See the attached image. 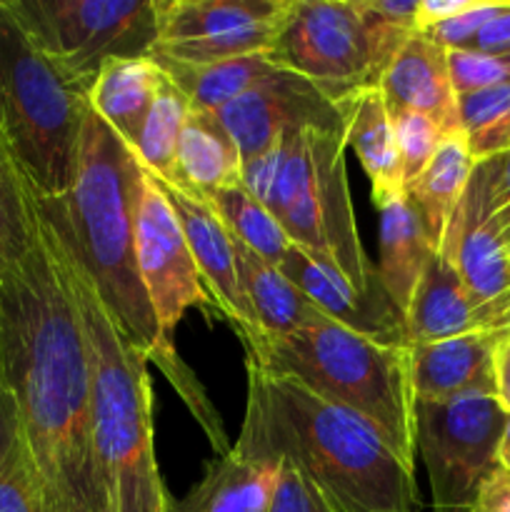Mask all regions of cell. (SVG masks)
<instances>
[{"label": "cell", "instance_id": "603a6c76", "mask_svg": "<svg viewBox=\"0 0 510 512\" xmlns=\"http://www.w3.org/2000/svg\"><path fill=\"white\" fill-rule=\"evenodd\" d=\"M473 168L475 158L470 153L468 135L463 130H453V133L443 135L423 173L405 188V195L418 210L435 250H440L443 245L450 220H453L470 183Z\"/></svg>", "mask_w": 510, "mask_h": 512}, {"label": "cell", "instance_id": "484cf974", "mask_svg": "<svg viewBox=\"0 0 510 512\" xmlns=\"http://www.w3.org/2000/svg\"><path fill=\"white\" fill-rule=\"evenodd\" d=\"M348 145L368 173L375 205H383L395 195L405 193L393 115L380 88L360 90L350 103Z\"/></svg>", "mask_w": 510, "mask_h": 512}, {"label": "cell", "instance_id": "8992f818", "mask_svg": "<svg viewBox=\"0 0 510 512\" xmlns=\"http://www.w3.org/2000/svg\"><path fill=\"white\" fill-rule=\"evenodd\" d=\"M348 133L305 128L243 163V188L270 210L290 243L338 268L368 293L378 280L368 263L345 170Z\"/></svg>", "mask_w": 510, "mask_h": 512}, {"label": "cell", "instance_id": "7a4b0ae2", "mask_svg": "<svg viewBox=\"0 0 510 512\" xmlns=\"http://www.w3.org/2000/svg\"><path fill=\"white\" fill-rule=\"evenodd\" d=\"M248 403L238 453L288 460L330 512H418L415 465L405 463L365 418L320 398L295 378L245 360Z\"/></svg>", "mask_w": 510, "mask_h": 512}, {"label": "cell", "instance_id": "d6986e66", "mask_svg": "<svg viewBox=\"0 0 510 512\" xmlns=\"http://www.w3.org/2000/svg\"><path fill=\"white\" fill-rule=\"evenodd\" d=\"M233 243L240 285L255 315V333L290 335L328 323V318L298 285L285 278L278 265L263 260L240 240L233 238Z\"/></svg>", "mask_w": 510, "mask_h": 512}, {"label": "cell", "instance_id": "836d02e7", "mask_svg": "<svg viewBox=\"0 0 510 512\" xmlns=\"http://www.w3.org/2000/svg\"><path fill=\"white\" fill-rule=\"evenodd\" d=\"M448 75L455 98L510 80V70L500 55L480 53L473 48L448 50Z\"/></svg>", "mask_w": 510, "mask_h": 512}, {"label": "cell", "instance_id": "f6af8a7d", "mask_svg": "<svg viewBox=\"0 0 510 512\" xmlns=\"http://www.w3.org/2000/svg\"><path fill=\"white\" fill-rule=\"evenodd\" d=\"M508 333H510V328H508Z\"/></svg>", "mask_w": 510, "mask_h": 512}, {"label": "cell", "instance_id": "f35d334b", "mask_svg": "<svg viewBox=\"0 0 510 512\" xmlns=\"http://www.w3.org/2000/svg\"><path fill=\"white\" fill-rule=\"evenodd\" d=\"M475 512H510V473L500 468L485 480Z\"/></svg>", "mask_w": 510, "mask_h": 512}, {"label": "cell", "instance_id": "7402d4cb", "mask_svg": "<svg viewBox=\"0 0 510 512\" xmlns=\"http://www.w3.org/2000/svg\"><path fill=\"white\" fill-rule=\"evenodd\" d=\"M168 185L200 198L243 185V160L213 113L190 108L175 153V178Z\"/></svg>", "mask_w": 510, "mask_h": 512}, {"label": "cell", "instance_id": "ffe728a7", "mask_svg": "<svg viewBox=\"0 0 510 512\" xmlns=\"http://www.w3.org/2000/svg\"><path fill=\"white\" fill-rule=\"evenodd\" d=\"M380 210V265L378 280L383 283L385 293L395 303V308L408 313L418 280L425 265L438 250L430 243L428 230L420 220L418 210L400 193L388 203L378 205Z\"/></svg>", "mask_w": 510, "mask_h": 512}, {"label": "cell", "instance_id": "d6a6232c", "mask_svg": "<svg viewBox=\"0 0 510 512\" xmlns=\"http://www.w3.org/2000/svg\"><path fill=\"white\" fill-rule=\"evenodd\" d=\"M393 115L395 143H398L400 165H403V183L408 188L425 170L430 158L443 140V128L430 115L415 110H390Z\"/></svg>", "mask_w": 510, "mask_h": 512}, {"label": "cell", "instance_id": "ba28073f", "mask_svg": "<svg viewBox=\"0 0 510 512\" xmlns=\"http://www.w3.org/2000/svg\"><path fill=\"white\" fill-rule=\"evenodd\" d=\"M268 55L338 103L378 88L388 68L358 0H288Z\"/></svg>", "mask_w": 510, "mask_h": 512}, {"label": "cell", "instance_id": "8d00e7d4", "mask_svg": "<svg viewBox=\"0 0 510 512\" xmlns=\"http://www.w3.org/2000/svg\"><path fill=\"white\" fill-rule=\"evenodd\" d=\"M268 512H330L313 485L288 460H278Z\"/></svg>", "mask_w": 510, "mask_h": 512}, {"label": "cell", "instance_id": "4dcf8cb0", "mask_svg": "<svg viewBox=\"0 0 510 512\" xmlns=\"http://www.w3.org/2000/svg\"><path fill=\"white\" fill-rule=\"evenodd\" d=\"M0 512H48L38 473L3 388H0Z\"/></svg>", "mask_w": 510, "mask_h": 512}, {"label": "cell", "instance_id": "30bf717a", "mask_svg": "<svg viewBox=\"0 0 510 512\" xmlns=\"http://www.w3.org/2000/svg\"><path fill=\"white\" fill-rule=\"evenodd\" d=\"M415 453L428 470L433 512H475L485 480L500 470L508 413L493 395L428 403L415 400Z\"/></svg>", "mask_w": 510, "mask_h": 512}, {"label": "cell", "instance_id": "d590c367", "mask_svg": "<svg viewBox=\"0 0 510 512\" xmlns=\"http://www.w3.org/2000/svg\"><path fill=\"white\" fill-rule=\"evenodd\" d=\"M508 5V0H500V3H488V0H475L465 13L455 15V18L445 20V23L433 25L428 30H420L428 38H433L435 43L443 45L445 50H463L470 48L475 40V35L480 33L488 20H493L500 10Z\"/></svg>", "mask_w": 510, "mask_h": 512}, {"label": "cell", "instance_id": "cb8c5ba5", "mask_svg": "<svg viewBox=\"0 0 510 512\" xmlns=\"http://www.w3.org/2000/svg\"><path fill=\"white\" fill-rule=\"evenodd\" d=\"M288 0H155L158 40H180L230 35L258 25L278 23ZM153 43V45H155Z\"/></svg>", "mask_w": 510, "mask_h": 512}, {"label": "cell", "instance_id": "5bb4252c", "mask_svg": "<svg viewBox=\"0 0 510 512\" xmlns=\"http://www.w3.org/2000/svg\"><path fill=\"white\" fill-rule=\"evenodd\" d=\"M155 180H158L165 198L170 200L175 215H178L195 268H198L213 303L218 305V313L238 333H255V315L250 310L248 298H245L238 265H235L233 235L228 233V228L208 200L200 198V195L183 193V190L163 183L160 178Z\"/></svg>", "mask_w": 510, "mask_h": 512}, {"label": "cell", "instance_id": "9c48e42d", "mask_svg": "<svg viewBox=\"0 0 510 512\" xmlns=\"http://www.w3.org/2000/svg\"><path fill=\"white\" fill-rule=\"evenodd\" d=\"M48 58L90 90L110 58L148 55L158 40L155 0H8Z\"/></svg>", "mask_w": 510, "mask_h": 512}, {"label": "cell", "instance_id": "f1b7e54d", "mask_svg": "<svg viewBox=\"0 0 510 512\" xmlns=\"http://www.w3.org/2000/svg\"><path fill=\"white\" fill-rule=\"evenodd\" d=\"M188 115V98L163 73L158 95H155L153 105L148 110V118H145L138 140L133 145L143 168H148L163 183H173L175 178V153H178V140Z\"/></svg>", "mask_w": 510, "mask_h": 512}, {"label": "cell", "instance_id": "e0dca14e", "mask_svg": "<svg viewBox=\"0 0 510 512\" xmlns=\"http://www.w3.org/2000/svg\"><path fill=\"white\" fill-rule=\"evenodd\" d=\"M443 250L455 260L465 290L495 330L510 328V243L490 223L465 220L455 210Z\"/></svg>", "mask_w": 510, "mask_h": 512}, {"label": "cell", "instance_id": "44dd1931", "mask_svg": "<svg viewBox=\"0 0 510 512\" xmlns=\"http://www.w3.org/2000/svg\"><path fill=\"white\" fill-rule=\"evenodd\" d=\"M163 68L150 55L110 58L90 85V108L133 148L158 95Z\"/></svg>", "mask_w": 510, "mask_h": 512}, {"label": "cell", "instance_id": "f546056e", "mask_svg": "<svg viewBox=\"0 0 510 512\" xmlns=\"http://www.w3.org/2000/svg\"><path fill=\"white\" fill-rule=\"evenodd\" d=\"M218 218L228 228V233L243 245H248L253 253L268 263L280 265L285 250L290 248L288 235L283 233L278 220L270 215L265 205H260L243 185H233V188L215 190V193L205 195Z\"/></svg>", "mask_w": 510, "mask_h": 512}, {"label": "cell", "instance_id": "ab89813d", "mask_svg": "<svg viewBox=\"0 0 510 512\" xmlns=\"http://www.w3.org/2000/svg\"><path fill=\"white\" fill-rule=\"evenodd\" d=\"M475 0H418V30L445 23L455 15L465 13Z\"/></svg>", "mask_w": 510, "mask_h": 512}, {"label": "cell", "instance_id": "ac0fdd59", "mask_svg": "<svg viewBox=\"0 0 510 512\" xmlns=\"http://www.w3.org/2000/svg\"><path fill=\"white\" fill-rule=\"evenodd\" d=\"M408 345L458 338L468 333H500L465 290L455 260L440 248L425 265L405 313Z\"/></svg>", "mask_w": 510, "mask_h": 512}, {"label": "cell", "instance_id": "4fadbf2b", "mask_svg": "<svg viewBox=\"0 0 510 512\" xmlns=\"http://www.w3.org/2000/svg\"><path fill=\"white\" fill-rule=\"evenodd\" d=\"M278 268L333 323L378 343L408 345L403 313L395 308L380 280H375L373 288L363 293L338 268L313 258L295 243L285 250Z\"/></svg>", "mask_w": 510, "mask_h": 512}, {"label": "cell", "instance_id": "2e32d148", "mask_svg": "<svg viewBox=\"0 0 510 512\" xmlns=\"http://www.w3.org/2000/svg\"><path fill=\"white\" fill-rule=\"evenodd\" d=\"M378 88L388 110L430 115L445 135L460 130L458 98L448 75V50L420 30L395 53Z\"/></svg>", "mask_w": 510, "mask_h": 512}, {"label": "cell", "instance_id": "8fae6325", "mask_svg": "<svg viewBox=\"0 0 510 512\" xmlns=\"http://www.w3.org/2000/svg\"><path fill=\"white\" fill-rule=\"evenodd\" d=\"M135 263L163 348H173V330L183 320L185 310L218 313V305L195 268L178 215L148 168H143L135 205Z\"/></svg>", "mask_w": 510, "mask_h": 512}, {"label": "cell", "instance_id": "60d3db41", "mask_svg": "<svg viewBox=\"0 0 510 512\" xmlns=\"http://www.w3.org/2000/svg\"><path fill=\"white\" fill-rule=\"evenodd\" d=\"M495 398L510 415V333H505L495 348Z\"/></svg>", "mask_w": 510, "mask_h": 512}, {"label": "cell", "instance_id": "9a60e30c", "mask_svg": "<svg viewBox=\"0 0 510 512\" xmlns=\"http://www.w3.org/2000/svg\"><path fill=\"white\" fill-rule=\"evenodd\" d=\"M505 333H468L408 345L415 400L445 403L465 395L495 398V348Z\"/></svg>", "mask_w": 510, "mask_h": 512}, {"label": "cell", "instance_id": "1f68e13d", "mask_svg": "<svg viewBox=\"0 0 510 512\" xmlns=\"http://www.w3.org/2000/svg\"><path fill=\"white\" fill-rule=\"evenodd\" d=\"M458 213L465 220L490 223L498 233L510 228V148L475 160Z\"/></svg>", "mask_w": 510, "mask_h": 512}, {"label": "cell", "instance_id": "74e56055", "mask_svg": "<svg viewBox=\"0 0 510 512\" xmlns=\"http://www.w3.org/2000/svg\"><path fill=\"white\" fill-rule=\"evenodd\" d=\"M473 50H480V53H488V55H508L510 53V0L493 20L480 28V33L475 35Z\"/></svg>", "mask_w": 510, "mask_h": 512}, {"label": "cell", "instance_id": "7c38bea8", "mask_svg": "<svg viewBox=\"0 0 510 512\" xmlns=\"http://www.w3.org/2000/svg\"><path fill=\"white\" fill-rule=\"evenodd\" d=\"M350 103L353 98L338 103L310 80L278 70L213 113V118L230 135L240 160L248 163L288 133L305 128L348 133Z\"/></svg>", "mask_w": 510, "mask_h": 512}, {"label": "cell", "instance_id": "b9f144b4", "mask_svg": "<svg viewBox=\"0 0 510 512\" xmlns=\"http://www.w3.org/2000/svg\"><path fill=\"white\" fill-rule=\"evenodd\" d=\"M470 153L475 160H483L488 155L500 153V150L510 148V118L505 123H500L498 128L488 130V133H480L475 138H468Z\"/></svg>", "mask_w": 510, "mask_h": 512}, {"label": "cell", "instance_id": "5b68a950", "mask_svg": "<svg viewBox=\"0 0 510 512\" xmlns=\"http://www.w3.org/2000/svg\"><path fill=\"white\" fill-rule=\"evenodd\" d=\"M245 360L295 378L320 398L368 420L390 448L415 465L413 383L408 345H385L328 323L290 335L238 333Z\"/></svg>", "mask_w": 510, "mask_h": 512}, {"label": "cell", "instance_id": "52a82bcc", "mask_svg": "<svg viewBox=\"0 0 510 512\" xmlns=\"http://www.w3.org/2000/svg\"><path fill=\"white\" fill-rule=\"evenodd\" d=\"M88 95L0 0V133L35 195L63 198L73 185Z\"/></svg>", "mask_w": 510, "mask_h": 512}, {"label": "cell", "instance_id": "e575fe53", "mask_svg": "<svg viewBox=\"0 0 510 512\" xmlns=\"http://www.w3.org/2000/svg\"><path fill=\"white\" fill-rule=\"evenodd\" d=\"M510 118V80L458 98V123L468 138L498 128Z\"/></svg>", "mask_w": 510, "mask_h": 512}, {"label": "cell", "instance_id": "277c9868", "mask_svg": "<svg viewBox=\"0 0 510 512\" xmlns=\"http://www.w3.org/2000/svg\"><path fill=\"white\" fill-rule=\"evenodd\" d=\"M40 225L63 265L88 340L93 445L108 512H173L175 503L155 458L150 358L125 338L63 240L43 218Z\"/></svg>", "mask_w": 510, "mask_h": 512}, {"label": "cell", "instance_id": "7bdbcfd3", "mask_svg": "<svg viewBox=\"0 0 510 512\" xmlns=\"http://www.w3.org/2000/svg\"><path fill=\"white\" fill-rule=\"evenodd\" d=\"M498 463L505 473H510V415L505 420L503 428V438H500V448H498Z\"/></svg>", "mask_w": 510, "mask_h": 512}, {"label": "cell", "instance_id": "3957f363", "mask_svg": "<svg viewBox=\"0 0 510 512\" xmlns=\"http://www.w3.org/2000/svg\"><path fill=\"white\" fill-rule=\"evenodd\" d=\"M143 180L135 150L95 113L85 115L78 168L63 198L33 193L35 210L75 255L125 338L150 360L163 348L135 263V205ZM33 190V188H30Z\"/></svg>", "mask_w": 510, "mask_h": 512}, {"label": "cell", "instance_id": "6da1fadb", "mask_svg": "<svg viewBox=\"0 0 510 512\" xmlns=\"http://www.w3.org/2000/svg\"><path fill=\"white\" fill-rule=\"evenodd\" d=\"M0 388L48 512H108L93 445L88 340L40 218L35 248L0 278Z\"/></svg>", "mask_w": 510, "mask_h": 512}, {"label": "cell", "instance_id": "4316f807", "mask_svg": "<svg viewBox=\"0 0 510 512\" xmlns=\"http://www.w3.org/2000/svg\"><path fill=\"white\" fill-rule=\"evenodd\" d=\"M155 63L183 90L190 108L200 113H218L220 108L255 88L260 80L280 70L270 60L268 50L210 65H183L170 60H155Z\"/></svg>", "mask_w": 510, "mask_h": 512}, {"label": "cell", "instance_id": "83f0119b", "mask_svg": "<svg viewBox=\"0 0 510 512\" xmlns=\"http://www.w3.org/2000/svg\"><path fill=\"white\" fill-rule=\"evenodd\" d=\"M38 243L33 190L0 133V278L18 268Z\"/></svg>", "mask_w": 510, "mask_h": 512}, {"label": "cell", "instance_id": "d4e9b609", "mask_svg": "<svg viewBox=\"0 0 510 512\" xmlns=\"http://www.w3.org/2000/svg\"><path fill=\"white\" fill-rule=\"evenodd\" d=\"M278 465L253 460L230 448L205 465L200 483L175 503L173 512H268Z\"/></svg>", "mask_w": 510, "mask_h": 512}, {"label": "cell", "instance_id": "ee69618b", "mask_svg": "<svg viewBox=\"0 0 510 512\" xmlns=\"http://www.w3.org/2000/svg\"><path fill=\"white\" fill-rule=\"evenodd\" d=\"M503 60H505V65H508V70H510V53L503 55Z\"/></svg>", "mask_w": 510, "mask_h": 512}]
</instances>
